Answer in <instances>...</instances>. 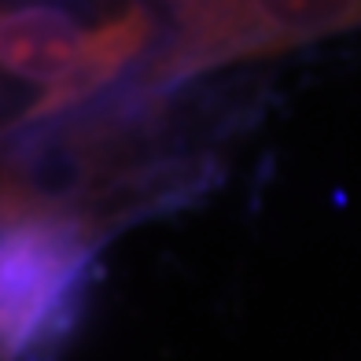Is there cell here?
I'll list each match as a JSON object with an SVG mask.
<instances>
[{"label":"cell","instance_id":"cell-1","mask_svg":"<svg viewBox=\"0 0 361 361\" xmlns=\"http://www.w3.org/2000/svg\"><path fill=\"white\" fill-rule=\"evenodd\" d=\"M96 218L34 210L0 225V357L41 361L71 332L96 255Z\"/></svg>","mask_w":361,"mask_h":361},{"label":"cell","instance_id":"cell-3","mask_svg":"<svg viewBox=\"0 0 361 361\" xmlns=\"http://www.w3.org/2000/svg\"><path fill=\"white\" fill-rule=\"evenodd\" d=\"M173 37L147 63L144 85H177L200 71L262 59L361 26V0H162Z\"/></svg>","mask_w":361,"mask_h":361},{"label":"cell","instance_id":"cell-2","mask_svg":"<svg viewBox=\"0 0 361 361\" xmlns=\"http://www.w3.org/2000/svg\"><path fill=\"white\" fill-rule=\"evenodd\" d=\"M155 37L147 8H129L96 30H81L59 8H0V71L44 85V96L15 126H34L111 85Z\"/></svg>","mask_w":361,"mask_h":361}]
</instances>
